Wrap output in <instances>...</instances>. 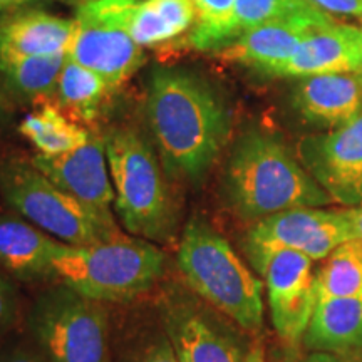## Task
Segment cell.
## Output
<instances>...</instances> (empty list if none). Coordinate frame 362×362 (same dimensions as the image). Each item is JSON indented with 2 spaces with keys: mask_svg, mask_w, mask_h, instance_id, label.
<instances>
[{
  "mask_svg": "<svg viewBox=\"0 0 362 362\" xmlns=\"http://www.w3.org/2000/svg\"><path fill=\"white\" fill-rule=\"evenodd\" d=\"M314 260L296 250H280L267 262L264 277L275 332L297 346L309 327L317 304Z\"/></svg>",
  "mask_w": 362,
  "mask_h": 362,
  "instance_id": "cell-12",
  "label": "cell"
},
{
  "mask_svg": "<svg viewBox=\"0 0 362 362\" xmlns=\"http://www.w3.org/2000/svg\"><path fill=\"white\" fill-rule=\"evenodd\" d=\"M176 265L198 298L247 332L264 324L262 282L243 264L225 237L193 216L181 235Z\"/></svg>",
  "mask_w": 362,
  "mask_h": 362,
  "instance_id": "cell-4",
  "label": "cell"
},
{
  "mask_svg": "<svg viewBox=\"0 0 362 362\" xmlns=\"http://www.w3.org/2000/svg\"><path fill=\"white\" fill-rule=\"evenodd\" d=\"M347 215H349L352 232H354L356 240H362V203L361 205L347 208Z\"/></svg>",
  "mask_w": 362,
  "mask_h": 362,
  "instance_id": "cell-33",
  "label": "cell"
},
{
  "mask_svg": "<svg viewBox=\"0 0 362 362\" xmlns=\"http://www.w3.org/2000/svg\"><path fill=\"white\" fill-rule=\"evenodd\" d=\"M107 93H111V89L101 76L69 57L66 59L56 89V96L62 106L89 123L98 116Z\"/></svg>",
  "mask_w": 362,
  "mask_h": 362,
  "instance_id": "cell-25",
  "label": "cell"
},
{
  "mask_svg": "<svg viewBox=\"0 0 362 362\" xmlns=\"http://www.w3.org/2000/svg\"><path fill=\"white\" fill-rule=\"evenodd\" d=\"M6 121H7V112H6V110H4L2 106H0V128H2V126L6 124Z\"/></svg>",
  "mask_w": 362,
  "mask_h": 362,
  "instance_id": "cell-35",
  "label": "cell"
},
{
  "mask_svg": "<svg viewBox=\"0 0 362 362\" xmlns=\"http://www.w3.org/2000/svg\"><path fill=\"white\" fill-rule=\"evenodd\" d=\"M362 29L334 24L317 30L293 56L272 72V78H309L320 74L361 72Z\"/></svg>",
  "mask_w": 362,
  "mask_h": 362,
  "instance_id": "cell-15",
  "label": "cell"
},
{
  "mask_svg": "<svg viewBox=\"0 0 362 362\" xmlns=\"http://www.w3.org/2000/svg\"><path fill=\"white\" fill-rule=\"evenodd\" d=\"M235 12L240 35L267 22L329 16L312 6L309 0H235Z\"/></svg>",
  "mask_w": 362,
  "mask_h": 362,
  "instance_id": "cell-26",
  "label": "cell"
},
{
  "mask_svg": "<svg viewBox=\"0 0 362 362\" xmlns=\"http://www.w3.org/2000/svg\"><path fill=\"white\" fill-rule=\"evenodd\" d=\"M312 6L325 13H341L362 19V0H309Z\"/></svg>",
  "mask_w": 362,
  "mask_h": 362,
  "instance_id": "cell-30",
  "label": "cell"
},
{
  "mask_svg": "<svg viewBox=\"0 0 362 362\" xmlns=\"http://www.w3.org/2000/svg\"><path fill=\"white\" fill-rule=\"evenodd\" d=\"M138 2L93 0L76 12L67 57L101 76L111 90L133 78L146 61L129 29Z\"/></svg>",
  "mask_w": 362,
  "mask_h": 362,
  "instance_id": "cell-8",
  "label": "cell"
},
{
  "mask_svg": "<svg viewBox=\"0 0 362 362\" xmlns=\"http://www.w3.org/2000/svg\"><path fill=\"white\" fill-rule=\"evenodd\" d=\"M297 362H362V359L356 357H347L341 354H332V352H314L310 351L309 354L298 359Z\"/></svg>",
  "mask_w": 362,
  "mask_h": 362,
  "instance_id": "cell-32",
  "label": "cell"
},
{
  "mask_svg": "<svg viewBox=\"0 0 362 362\" xmlns=\"http://www.w3.org/2000/svg\"><path fill=\"white\" fill-rule=\"evenodd\" d=\"M59 240L22 216L0 215V269L17 280L51 277Z\"/></svg>",
  "mask_w": 362,
  "mask_h": 362,
  "instance_id": "cell-18",
  "label": "cell"
},
{
  "mask_svg": "<svg viewBox=\"0 0 362 362\" xmlns=\"http://www.w3.org/2000/svg\"><path fill=\"white\" fill-rule=\"evenodd\" d=\"M19 131L37 148L40 155L47 156L62 155L83 146L90 136L88 129L71 121L51 104L27 115L22 119Z\"/></svg>",
  "mask_w": 362,
  "mask_h": 362,
  "instance_id": "cell-21",
  "label": "cell"
},
{
  "mask_svg": "<svg viewBox=\"0 0 362 362\" xmlns=\"http://www.w3.org/2000/svg\"><path fill=\"white\" fill-rule=\"evenodd\" d=\"M67 54L37 57H0V74L11 90L27 99H47L57 89Z\"/></svg>",
  "mask_w": 362,
  "mask_h": 362,
  "instance_id": "cell-22",
  "label": "cell"
},
{
  "mask_svg": "<svg viewBox=\"0 0 362 362\" xmlns=\"http://www.w3.org/2000/svg\"><path fill=\"white\" fill-rule=\"evenodd\" d=\"M119 362H180L165 329L143 334L121 351Z\"/></svg>",
  "mask_w": 362,
  "mask_h": 362,
  "instance_id": "cell-27",
  "label": "cell"
},
{
  "mask_svg": "<svg viewBox=\"0 0 362 362\" xmlns=\"http://www.w3.org/2000/svg\"><path fill=\"white\" fill-rule=\"evenodd\" d=\"M27 329L49 362H111L110 314L104 302L66 284L35 298Z\"/></svg>",
  "mask_w": 362,
  "mask_h": 362,
  "instance_id": "cell-7",
  "label": "cell"
},
{
  "mask_svg": "<svg viewBox=\"0 0 362 362\" xmlns=\"http://www.w3.org/2000/svg\"><path fill=\"white\" fill-rule=\"evenodd\" d=\"M292 106L305 123L334 129L362 111V74L341 72L300 78Z\"/></svg>",
  "mask_w": 362,
  "mask_h": 362,
  "instance_id": "cell-16",
  "label": "cell"
},
{
  "mask_svg": "<svg viewBox=\"0 0 362 362\" xmlns=\"http://www.w3.org/2000/svg\"><path fill=\"white\" fill-rule=\"evenodd\" d=\"M317 300L330 297H362V240L342 243L315 272Z\"/></svg>",
  "mask_w": 362,
  "mask_h": 362,
  "instance_id": "cell-24",
  "label": "cell"
},
{
  "mask_svg": "<svg viewBox=\"0 0 362 362\" xmlns=\"http://www.w3.org/2000/svg\"><path fill=\"white\" fill-rule=\"evenodd\" d=\"M334 24L337 22L330 16L267 22L243 33L235 42L218 51V56L272 76V72L293 56L304 40L317 30Z\"/></svg>",
  "mask_w": 362,
  "mask_h": 362,
  "instance_id": "cell-14",
  "label": "cell"
},
{
  "mask_svg": "<svg viewBox=\"0 0 362 362\" xmlns=\"http://www.w3.org/2000/svg\"><path fill=\"white\" fill-rule=\"evenodd\" d=\"M197 22L193 0H143L131 17V35L139 47H155L189 33Z\"/></svg>",
  "mask_w": 362,
  "mask_h": 362,
  "instance_id": "cell-20",
  "label": "cell"
},
{
  "mask_svg": "<svg viewBox=\"0 0 362 362\" xmlns=\"http://www.w3.org/2000/svg\"><path fill=\"white\" fill-rule=\"evenodd\" d=\"M361 24H362V19H361Z\"/></svg>",
  "mask_w": 362,
  "mask_h": 362,
  "instance_id": "cell-37",
  "label": "cell"
},
{
  "mask_svg": "<svg viewBox=\"0 0 362 362\" xmlns=\"http://www.w3.org/2000/svg\"><path fill=\"white\" fill-rule=\"evenodd\" d=\"M0 362H49L34 342H16L0 351Z\"/></svg>",
  "mask_w": 362,
  "mask_h": 362,
  "instance_id": "cell-29",
  "label": "cell"
},
{
  "mask_svg": "<svg viewBox=\"0 0 362 362\" xmlns=\"http://www.w3.org/2000/svg\"><path fill=\"white\" fill-rule=\"evenodd\" d=\"M45 0H0V17L44 6Z\"/></svg>",
  "mask_w": 362,
  "mask_h": 362,
  "instance_id": "cell-31",
  "label": "cell"
},
{
  "mask_svg": "<svg viewBox=\"0 0 362 362\" xmlns=\"http://www.w3.org/2000/svg\"><path fill=\"white\" fill-rule=\"evenodd\" d=\"M361 39H362V34H361ZM359 74H362V69H361V72H359Z\"/></svg>",
  "mask_w": 362,
  "mask_h": 362,
  "instance_id": "cell-36",
  "label": "cell"
},
{
  "mask_svg": "<svg viewBox=\"0 0 362 362\" xmlns=\"http://www.w3.org/2000/svg\"><path fill=\"white\" fill-rule=\"evenodd\" d=\"M57 2H62V4H67V6H72V7H83L86 4L93 2V0H57Z\"/></svg>",
  "mask_w": 362,
  "mask_h": 362,
  "instance_id": "cell-34",
  "label": "cell"
},
{
  "mask_svg": "<svg viewBox=\"0 0 362 362\" xmlns=\"http://www.w3.org/2000/svg\"><path fill=\"white\" fill-rule=\"evenodd\" d=\"M146 117L168 178L200 183L230 136V112L220 94L197 72L153 71Z\"/></svg>",
  "mask_w": 362,
  "mask_h": 362,
  "instance_id": "cell-1",
  "label": "cell"
},
{
  "mask_svg": "<svg viewBox=\"0 0 362 362\" xmlns=\"http://www.w3.org/2000/svg\"><path fill=\"white\" fill-rule=\"evenodd\" d=\"M221 193L238 218L253 223L292 208L334 202L279 134L259 128L247 129L233 144Z\"/></svg>",
  "mask_w": 362,
  "mask_h": 362,
  "instance_id": "cell-2",
  "label": "cell"
},
{
  "mask_svg": "<svg viewBox=\"0 0 362 362\" xmlns=\"http://www.w3.org/2000/svg\"><path fill=\"white\" fill-rule=\"evenodd\" d=\"M197 22L187 44L202 52H218L240 37L235 0H193Z\"/></svg>",
  "mask_w": 362,
  "mask_h": 362,
  "instance_id": "cell-23",
  "label": "cell"
},
{
  "mask_svg": "<svg viewBox=\"0 0 362 362\" xmlns=\"http://www.w3.org/2000/svg\"><path fill=\"white\" fill-rule=\"evenodd\" d=\"M54 274L83 296L98 302H128L163 277L166 257L144 238L121 237L94 245L59 243Z\"/></svg>",
  "mask_w": 362,
  "mask_h": 362,
  "instance_id": "cell-5",
  "label": "cell"
},
{
  "mask_svg": "<svg viewBox=\"0 0 362 362\" xmlns=\"http://www.w3.org/2000/svg\"><path fill=\"white\" fill-rule=\"evenodd\" d=\"M304 344L314 352L362 359V297L317 300Z\"/></svg>",
  "mask_w": 362,
  "mask_h": 362,
  "instance_id": "cell-19",
  "label": "cell"
},
{
  "mask_svg": "<svg viewBox=\"0 0 362 362\" xmlns=\"http://www.w3.org/2000/svg\"><path fill=\"white\" fill-rule=\"evenodd\" d=\"M356 240L346 210L292 208L255 221L243 240L245 253L259 274L280 250H296L312 260H325L342 243Z\"/></svg>",
  "mask_w": 362,
  "mask_h": 362,
  "instance_id": "cell-9",
  "label": "cell"
},
{
  "mask_svg": "<svg viewBox=\"0 0 362 362\" xmlns=\"http://www.w3.org/2000/svg\"><path fill=\"white\" fill-rule=\"evenodd\" d=\"M297 158L334 202L362 203V111L339 128L309 134L297 144Z\"/></svg>",
  "mask_w": 362,
  "mask_h": 362,
  "instance_id": "cell-11",
  "label": "cell"
},
{
  "mask_svg": "<svg viewBox=\"0 0 362 362\" xmlns=\"http://www.w3.org/2000/svg\"><path fill=\"white\" fill-rule=\"evenodd\" d=\"M161 325L180 362H264L210 310V305L178 288L163 293Z\"/></svg>",
  "mask_w": 362,
  "mask_h": 362,
  "instance_id": "cell-10",
  "label": "cell"
},
{
  "mask_svg": "<svg viewBox=\"0 0 362 362\" xmlns=\"http://www.w3.org/2000/svg\"><path fill=\"white\" fill-rule=\"evenodd\" d=\"M103 139L117 218L134 237L168 242L178 230V210L153 143L126 124L111 126Z\"/></svg>",
  "mask_w": 362,
  "mask_h": 362,
  "instance_id": "cell-3",
  "label": "cell"
},
{
  "mask_svg": "<svg viewBox=\"0 0 362 362\" xmlns=\"http://www.w3.org/2000/svg\"><path fill=\"white\" fill-rule=\"evenodd\" d=\"M0 197L22 218L67 245H94L123 235L116 220L59 188L33 163H0Z\"/></svg>",
  "mask_w": 362,
  "mask_h": 362,
  "instance_id": "cell-6",
  "label": "cell"
},
{
  "mask_svg": "<svg viewBox=\"0 0 362 362\" xmlns=\"http://www.w3.org/2000/svg\"><path fill=\"white\" fill-rule=\"evenodd\" d=\"M19 315V292L11 279L0 272V334L8 330Z\"/></svg>",
  "mask_w": 362,
  "mask_h": 362,
  "instance_id": "cell-28",
  "label": "cell"
},
{
  "mask_svg": "<svg viewBox=\"0 0 362 362\" xmlns=\"http://www.w3.org/2000/svg\"><path fill=\"white\" fill-rule=\"evenodd\" d=\"M74 21L29 8L0 17V57L67 54Z\"/></svg>",
  "mask_w": 362,
  "mask_h": 362,
  "instance_id": "cell-17",
  "label": "cell"
},
{
  "mask_svg": "<svg viewBox=\"0 0 362 362\" xmlns=\"http://www.w3.org/2000/svg\"><path fill=\"white\" fill-rule=\"evenodd\" d=\"M30 163L59 188L106 218L115 220L111 210L115 205V188L101 136L90 133L83 146L62 155L47 156L37 153Z\"/></svg>",
  "mask_w": 362,
  "mask_h": 362,
  "instance_id": "cell-13",
  "label": "cell"
}]
</instances>
